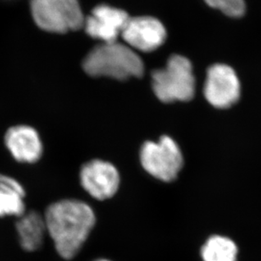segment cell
<instances>
[{
	"instance_id": "1",
	"label": "cell",
	"mask_w": 261,
	"mask_h": 261,
	"mask_svg": "<svg viewBox=\"0 0 261 261\" xmlns=\"http://www.w3.org/2000/svg\"><path fill=\"white\" fill-rule=\"evenodd\" d=\"M43 216L56 251L65 259H72L80 251L96 221L90 206L75 199L52 203Z\"/></svg>"
},
{
	"instance_id": "2",
	"label": "cell",
	"mask_w": 261,
	"mask_h": 261,
	"mask_svg": "<svg viewBox=\"0 0 261 261\" xmlns=\"http://www.w3.org/2000/svg\"><path fill=\"white\" fill-rule=\"evenodd\" d=\"M83 67L91 76H106L120 81L141 77L144 71V65L138 54L119 42L96 46L86 56Z\"/></svg>"
},
{
	"instance_id": "3",
	"label": "cell",
	"mask_w": 261,
	"mask_h": 261,
	"mask_svg": "<svg viewBox=\"0 0 261 261\" xmlns=\"http://www.w3.org/2000/svg\"><path fill=\"white\" fill-rule=\"evenodd\" d=\"M152 88L163 103L191 100L195 93V78L189 59L175 55L166 66L152 73Z\"/></svg>"
},
{
	"instance_id": "4",
	"label": "cell",
	"mask_w": 261,
	"mask_h": 261,
	"mask_svg": "<svg viewBox=\"0 0 261 261\" xmlns=\"http://www.w3.org/2000/svg\"><path fill=\"white\" fill-rule=\"evenodd\" d=\"M30 9L36 25L48 33L63 34L84 27L78 0H30Z\"/></svg>"
},
{
	"instance_id": "5",
	"label": "cell",
	"mask_w": 261,
	"mask_h": 261,
	"mask_svg": "<svg viewBox=\"0 0 261 261\" xmlns=\"http://www.w3.org/2000/svg\"><path fill=\"white\" fill-rule=\"evenodd\" d=\"M143 169L153 177L170 182L176 178L184 166V157L176 142L167 136L159 142H146L141 148Z\"/></svg>"
},
{
	"instance_id": "6",
	"label": "cell",
	"mask_w": 261,
	"mask_h": 261,
	"mask_svg": "<svg viewBox=\"0 0 261 261\" xmlns=\"http://www.w3.org/2000/svg\"><path fill=\"white\" fill-rule=\"evenodd\" d=\"M203 93L211 106L226 109L239 100L240 82L235 70L227 65L216 64L207 70Z\"/></svg>"
},
{
	"instance_id": "7",
	"label": "cell",
	"mask_w": 261,
	"mask_h": 261,
	"mask_svg": "<svg viewBox=\"0 0 261 261\" xmlns=\"http://www.w3.org/2000/svg\"><path fill=\"white\" fill-rule=\"evenodd\" d=\"M121 36L133 49L148 53L156 50L165 43L166 30L156 18L138 16L130 17Z\"/></svg>"
},
{
	"instance_id": "8",
	"label": "cell",
	"mask_w": 261,
	"mask_h": 261,
	"mask_svg": "<svg viewBox=\"0 0 261 261\" xmlns=\"http://www.w3.org/2000/svg\"><path fill=\"white\" fill-rule=\"evenodd\" d=\"M80 180L83 189L98 200L115 195L120 184L117 169L112 164L100 160L85 164L81 170Z\"/></svg>"
},
{
	"instance_id": "9",
	"label": "cell",
	"mask_w": 261,
	"mask_h": 261,
	"mask_svg": "<svg viewBox=\"0 0 261 261\" xmlns=\"http://www.w3.org/2000/svg\"><path fill=\"white\" fill-rule=\"evenodd\" d=\"M130 19L125 10L109 5H98L85 18L84 28L91 38L103 43L117 42L124 28Z\"/></svg>"
},
{
	"instance_id": "10",
	"label": "cell",
	"mask_w": 261,
	"mask_h": 261,
	"mask_svg": "<svg viewBox=\"0 0 261 261\" xmlns=\"http://www.w3.org/2000/svg\"><path fill=\"white\" fill-rule=\"evenodd\" d=\"M5 143L15 161L33 164L43 155V143L36 129L27 125H18L8 129Z\"/></svg>"
},
{
	"instance_id": "11",
	"label": "cell",
	"mask_w": 261,
	"mask_h": 261,
	"mask_svg": "<svg viewBox=\"0 0 261 261\" xmlns=\"http://www.w3.org/2000/svg\"><path fill=\"white\" fill-rule=\"evenodd\" d=\"M20 246L24 250L33 252L43 245L47 231L45 219L39 212L31 211L25 212L15 223Z\"/></svg>"
},
{
	"instance_id": "12",
	"label": "cell",
	"mask_w": 261,
	"mask_h": 261,
	"mask_svg": "<svg viewBox=\"0 0 261 261\" xmlns=\"http://www.w3.org/2000/svg\"><path fill=\"white\" fill-rule=\"evenodd\" d=\"M25 192L15 178L0 174V217H20L25 213Z\"/></svg>"
},
{
	"instance_id": "13",
	"label": "cell",
	"mask_w": 261,
	"mask_h": 261,
	"mask_svg": "<svg viewBox=\"0 0 261 261\" xmlns=\"http://www.w3.org/2000/svg\"><path fill=\"white\" fill-rule=\"evenodd\" d=\"M238 248L231 239L221 236L208 239L201 250L203 261H237Z\"/></svg>"
},
{
	"instance_id": "14",
	"label": "cell",
	"mask_w": 261,
	"mask_h": 261,
	"mask_svg": "<svg viewBox=\"0 0 261 261\" xmlns=\"http://www.w3.org/2000/svg\"><path fill=\"white\" fill-rule=\"evenodd\" d=\"M206 4L221 10L230 17L239 18L244 15L245 2L244 0H204Z\"/></svg>"
},
{
	"instance_id": "15",
	"label": "cell",
	"mask_w": 261,
	"mask_h": 261,
	"mask_svg": "<svg viewBox=\"0 0 261 261\" xmlns=\"http://www.w3.org/2000/svg\"><path fill=\"white\" fill-rule=\"evenodd\" d=\"M96 261H109V260H106V259H98V260H96Z\"/></svg>"
}]
</instances>
